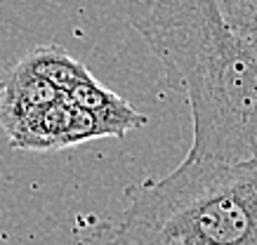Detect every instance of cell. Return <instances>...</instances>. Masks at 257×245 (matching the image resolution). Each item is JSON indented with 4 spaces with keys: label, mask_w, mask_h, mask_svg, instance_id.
I'll use <instances>...</instances> for the list:
<instances>
[{
    "label": "cell",
    "mask_w": 257,
    "mask_h": 245,
    "mask_svg": "<svg viewBox=\"0 0 257 245\" xmlns=\"http://www.w3.org/2000/svg\"><path fill=\"white\" fill-rule=\"evenodd\" d=\"M133 26L194 116L189 160L250 163L257 137V43L238 38L215 0H151Z\"/></svg>",
    "instance_id": "obj_1"
},
{
    "label": "cell",
    "mask_w": 257,
    "mask_h": 245,
    "mask_svg": "<svg viewBox=\"0 0 257 245\" xmlns=\"http://www.w3.org/2000/svg\"><path fill=\"white\" fill-rule=\"evenodd\" d=\"M250 163H255L257 165V137H255V146H252V160Z\"/></svg>",
    "instance_id": "obj_7"
},
{
    "label": "cell",
    "mask_w": 257,
    "mask_h": 245,
    "mask_svg": "<svg viewBox=\"0 0 257 245\" xmlns=\"http://www.w3.org/2000/svg\"><path fill=\"white\" fill-rule=\"evenodd\" d=\"M19 62L26 69H31L36 76L45 78L50 85H55L62 95H69L78 83H83L87 76H92L76 57H71L59 45H40V48L31 50L26 57H22Z\"/></svg>",
    "instance_id": "obj_5"
},
{
    "label": "cell",
    "mask_w": 257,
    "mask_h": 245,
    "mask_svg": "<svg viewBox=\"0 0 257 245\" xmlns=\"http://www.w3.org/2000/svg\"><path fill=\"white\" fill-rule=\"evenodd\" d=\"M62 97L64 95L55 85L36 76L22 62H17V66L0 85V125L5 135H10L24 120H29L33 113L59 102Z\"/></svg>",
    "instance_id": "obj_3"
},
{
    "label": "cell",
    "mask_w": 257,
    "mask_h": 245,
    "mask_svg": "<svg viewBox=\"0 0 257 245\" xmlns=\"http://www.w3.org/2000/svg\"><path fill=\"white\" fill-rule=\"evenodd\" d=\"M111 245H257V165L184 158L130 191Z\"/></svg>",
    "instance_id": "obj_2"
},
{
    "label": "cell",
    "mask_w": 257,
    "mask_h": 245,
    "mask_svg": "<svg viewBox=\"0 0 257 245\" xmlns=\"http://www.w3.org/2000/svg\"><path fill=\"white\" fill-rule=\"evenodd\" d=\"M66 97L80 111L92 116L101 130V137H125L127 132L147 125L144 113H140L120 95L111 92L109 87H104L94 76H87Z\"/></svg>",
    "instance_id": "obj_4"
},
{
    "label": "cell",
    "mask_w": 257,
    "mask_h": 245,
    "mask_svg": "<svg viewBox=\"0 0 257 245\" xmlns=\"http://www.w3.org/2000/svg\"><path fill=\"white\" fill-rule=\"evenodd\" d=\"M215 5L238 38L257 43V0H215Z\"/></svg>",
    "instance_id": "obj_6"
}]
</instances>
